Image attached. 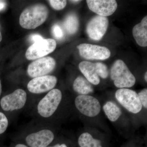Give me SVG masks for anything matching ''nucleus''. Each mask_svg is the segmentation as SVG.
I'll use <instances>...</instances> for the list:
<instances>
[{"label": "nucleus", "instance_id": "nucleus-1", "mask_svg": "<svg viewBox=\"0 0 147 147\" xmlns=\"http://www.w3.org/2000/svg\"><path fill=\"white\" fill-rule=\"evenodd\" d=\"M48 15L47 7L42 4H36L23 11L20 15L19 23L24 29H35L45 22Z\"/></svg>", "mask_w": 147, "mask_h": 147}, {"label": "nucleus", "instance_id": "nucleus-2", "mask_svg": "<svg viewBox=\"0 0 147 147\" xmlns=\"http://www.w3.org/2000/svg\"><path fill=\"white\" fill-rule=\"evenodd\" d=\"M110 77L115 86L120 88H131L136 82L135 77L121 60H117L113 64Z\"/></svg>", "mask_w": 147, "mask_h": 147}, {"label": "nucleus", "instance_id": "nucleus-3", "mask_svg": "<svg viewBox=\"0 0 147 147\" xmlns=\"http://www.w3.org/2000/svg\"><path fill=\"white\" fill-rule=\"evenodd\" d=\"M62 97L60 90L54 89L50 90L38 103L37 109L39 115L45 118L51 117L57 109Z\"/></svg>", "mask_w": 147, "mask_h": 147}, {"label": "nucleus", "instance_id": "nucleus-4", "mask_svg": "<svg viewBox=\"0 0 147 147\" xmlns=\"http://www.w3.org/2000/svg\"><path fill=\"white\" fill-rule=\"evenodd\" d=\"M115 97L120 104L130 113L137 114L142 110L138 94L133 90L119 89L116 92Z\"/></svg>", "mask_w": 147, "mask_h": 147}, {"label": "nucleus", "instance_id": "nucleus-5", "mask_svg": "<svg viewBox=\"0 0 147 147\" xmlns=\"http://www.w3.org/2000/svg\"><path fill=\"white\" fill-rule=\"evenodd\" d=\"M57 42L52 38L43 39L34 43L27 49L26 57L29 60L37 59L53 53Z\"/></svg>", "mask_w": 147, "mask_h": 147}, {"label": "nucleus", "instance_id": "nucleus-6", "mask_svg": "<svg viewBox=\"0 0 147 147\" xmlns=\"http://www.w3.org/2000/svg\"><path fill=\"white\" fill-rule=\"evenodd\" d=\"M76 108L84 115L94 117L100 113L101 106L99 101L91 96L80 95L75 100Z\"/></svg>", "mask_w": 147, "mask_h": 147}, {"label": "nucleus", "instance_id": "nucleus-7", "mask_svg": "<svg viewBox=\"0 0 147 147\" xmlns=\"http://www.w3.org/2000/svg\"><path fill=\"white\" fill-rule=\"evenodd\" d=\"M56 64V61L51 57L40 58L29 65L27 72L34 78L45 76L54 70Z\"/></svg>", "mask_w": 147, "mask_h": 147}, {"label": "nucleus", "instance_id": "nucleus-8", "mask_svg": "<svg viewBox=\"0 0 147 147\" xmlns=\"http://www.w3.org/2000/svg\"><path fill=\"white\" fill-rule=\"evenodd\" d=\"M80 55L88 60H105L110 57V50L106 47L92 44L82 43L77 46Z\"/></svg>", "mask_w": 147, "mask_h": 147}, {"label": "nucleus", "instance_id": "nucleus-9", "mask_svg": "<svg viewBox=\"0 0 147 147\" xmlns=\"http://www.w3.org/2000/svg\"><path fill=\"white\" fill-rule=\"evenodd\" d=\"M27 98L26 92L24 90L18 89L1 98V107L5 111L19 110L24 107L26 102Z\"/></svg>", "mask_w": 147, "mask_h": 147}, {"label": "nucleus", "instance_id": "nucleus-10", "mask_svg": "<svg viewBox=\"0 0 147 147\" xmlns=\"http://www.w3.org/2000/svg\"><path fill=\"white\" fill-rule=\"evenodd\" d=\"M108 25L109 21L107 17L99 15L94 16L87 25V34L91 39L100 40L107 31Z\"/></svg>", "mask_w": 147, "mask_h": 147}, {"label": "nucleus", "instance_id": "nucleus-11", "mask_svg": "<svg viewBox=\"0 0 147 147\" xmlns=\"http://www.w3.org/2000/svg\"><path fill=\"white\" fill-rule=\"evenodd\" d=\"M57 79L56 76L45 75L34 78L29 82L27 86L30 92L40 94L51 90L56 86Z\"/></svg>", "mask_w": 147, "mask_h": 147}, {"label": "nucleus", "instance_id": "nucleus-12", "mask_svg": "<svg viewBox=\"0 0 147 147\" xmlns=\"http://www.w3.org/2000/svg\"><path fill=\"white\" fill-rule=\"evenodd\" d=\"M86 2L91 10L104 17L112 15L117 7L115 0H87Z\"/></svg>", "mask_w": 147, "mask_h": 147}, {"label": "nucleus", "instance_id": "nucleus-13", "mask_svg": "<svg viewBox=\"0 0 147 147\" xmlns=\"http://www.w3.org/2000/svg\"><path fill=\"white\" fill-rule=\"evenodd\" d=\"M54 139V134L52 131L42 129L29 134L26 138V141L31 147H47Z\"/></svg>", "mask_w": 147, "mask_h": 147}, {"label": "nucleus", "instance_id": "nucleus-14", "mask_svg": "<svg viewBox=\"0 0 147 147\" xmlns=\"http://www.w3.org/2000/svg\"><path fill=\"white\" fill-rule=\"evenodd\" d=\"M132 34L137 44L141 47L147 46V16L143 18L132 30Z\"/></svg>", "mask_w": 147, "mask_h": 147}, {"label": "nucleus", "instance_id": "nucleus-15", "mask_svg": "<svg viewBox=\"0 0 147 147\" xmlns=\"http://www.w3.org/2000/svg\"><path fill=\"white\" fill-rule=\"evenodd\" d=\"M79 68L86 79L91 84L97 85L100 83V78L96 73L94 63L84 61L79 63Z\"/></svg>", "mask_w": 147, "mask_h": 147}, {"label": "nucleus", "instance_id": "nucleus-16", "mask_svg": "<svg viewBox=\"0 0 147 147\" xmlns=\"http://www.w3.org/2000/svg\"><path fill=\"white\" fill-rule=\"evenodd\" d=\"M73 88L74 91L82 95H88L94 91L91 84L82 76H78L74 80Z\"/></svg>", "mask_w": 147, "mask_h": 147}, {"label": "nucleus", "instance_id": "nucleus-17", "mask_svg": "<svg viewBox=\"0 0 147 147\" xmlns=\"http://www.w3.org/2000/svg\"><path fill=\"white\" fill-rule=\"evenodd\" d=\"M105 115L112 122L117 120L122 114L121 110L117 104L112 101L106 102L103 106Z\"/></svg>", "mask_w": 147, "mask_h": 147}, {"label": "nucleus", "instance_id": "nucleus-18", "mask_svg": "<svg viewBox=\"0 0 147 147\" xmlns=\"http://www.w3.org/2000/svg\"><path fill=\"white\" fill-rule=\"evenodd\" d=\"M79 19L75 14H69L66 17L64 22V26L67 33L73 34L76 32L79 29Z\"/></svg>", "mask_w": 147, "mask_h": 147}, {"label": "nucleus", "instance_id": "nucleus-19", "mask_svg": "<svg viewBox=\"0 0 147 147\" xmlns=\"http://www.w3.org/2000/svg\"><path fill=\"white\" fill-rule=\"evenodd\" d=\"M78 143L80 147H102L100 140L93 138L88 132H85L80 135Z\"/></svg>", "mask_w": 147, "mask_h": 147}, {"label": "nucleus", "instance_id": "nucleus-20", "mask_svg": "<svg viewBox=\"0 0 147 147\" xmlns=\"http://www.w3.org/2000/svg\"><path fill=\"white\" fill-rule=\"evenodd\" d=\"M94 64L96 73L98 76H100L102 79L107 78L109 74L107 66L100 62L96 63Z\"/></svg>", "mask_w": 147, "mask_h": 147}, {"label": "nucleus", "instance_id": "nucleus-21", "mask_svg": "<svg viewBox=\"0 0 147 147\" xmlns=\"http://www.w3.org/2000/svg\"><path fill=\"white\" fill-rule=\"evenodd\" d=\"M49 2L51 7L57 10L63 9L67 4V1L65 0H50Z\"/></svg>", "mask_w": 147, "mask_h": 147}, {"label": "nucleus", "instance_id": "nucleus-22", "mask_svg": "<svg viewBox=\"0 0 147 147\" xmlns=\"http://www.w3.org/2000/svg\"><path fill=\"white\" fill-rule=\"evenodd\" d=\"M8 121L5 115L0 112V134H3L7 129Z\"/></svg>", "mask_w": 147, "mask_h": 147}, {"label": "nucleus", "instance_id": "nucleus-23", "mask_svg": "<svg viewBox=\"0 0 147 147\" xmlns=\"http://www.w3.org/2000/svg\"><path fill=\"white\" fill-rule=\"evenodd\" d=\"M52 33L53 36L57 39H61L64 36L63 29L57 24H55L53 26L52 28Z\"/></svg>", "mask_w": 147, "mask_h": 147}, {"label": "nucleus", "instance_id": "nucleus-24", "mask_svg": "<svg viewBox=\"0 0 147 147\" xmlns=\"http://www.w3.org/2000/svg\"><path fill=\"white\" fill-rule=\"evenodd\" d=\"M138 97L141 101L142 105L145 108H147V89L145 88L142 90L139 94H138Z\"/></svg>", "mask_w": 147, "mask_h": 147}, {"label": "nucleus", "instance_id": "nucleus-25", "mask_svg": "<svg viewBox=\"0 0 147 147\" xmlns=\"http://www.w3.org/2000/svg\"><path fill=\"white\" fill-rule=\"evenodd\" d=\"M43 39L42 37L40 35L37 34H32L30 36V41L34 42V43Z\"/></svg>", "mask_w": 147, "mask_h": 147}, {"label": "nucleus", "instance_id": "nucleus-26", "mask_svg": "<svg viewBox=\"0 0 147 147\" xmlns=\"http://www.w3.org/2000/svg\"><path fill=\"white\" fill-rule=\"evenodd\" d=\"M6 6V3L5 1H0V11L3 10Z\"/></svg>", "mask_w": 147, "mask_h": 147}, {"label": "nucleus", "instance_id": "nucleus-27", "mask_svg": "<svg viewBox=\"0 0 147 147\" xmlns=\"http://www.w3.org/2000/svg\"><path fill=\"white\" fill-rule=\"evenodd\" d=\"M67 147V146L65 144H62L60 145L58 144H57L55 145V146H54L53 147Z\"/></svg>", "mask_w": 147, "mask_h": 147}, {"label": "nucleus", "instance_id": "nucleus-28", "mask_svg": "<svg viewBox=\"0 0 147 147\" xmlns=\"http://www.w3.org/2000/svg\"><path fill=\"white\" fill-rule=\"evenodd\" d=\"M15 147H28L27 146H25V145L21 144H19L16 145Z\"/></svg>", "mask_w": 147, "mask_h": 147}, {"label": "nucleus", "instance_id": "nucleus-29", "mask_svg": "<svg viewBox=\"0 0 147 147\" xmlns=\"http://www.w3.org/2000/svg\"><path fill=\"white\" fill-rule=\"evenodd\" d=\"M2 93V85L1 83V81L0 80V96H1V94Z\"/></svg>", "mask_w": 147, "mask_h": 147}, {"label": "nucleus", "instance_id": "nucleus-30", "mask_svg": "<svg viewBox=\"0 0 147 147\" xmlns=\"http://www.w3.org/2000/svg\"><path fill=\"white\" fill-rule=\"evenodd\" d=\"M69 1L71 2H72L73 3H77L78 2H81V1Z\"/></svg>", "mask_w": 147, "mask_h": 147}, {"label": "nucleus", "instance_id": "nucleus-31", "mask_svg": "<svg viewBox=\"0 0 147 147\" xmlns=\"http://www.w3.org/2000/svg\"><path fill=\"white\" fill-rule=\"evenodd\" d=\"M144 78H145V81H146V82H147V72H146V73H145V76H144Z\"/></svg>", "mask_w": 147, "mask_h": 147}, {"label": "nucleus", "instance_id": "nucleus-32", "mask_svg": "<svg viewBox=\"0 0 147 147\" xmlns=\"http://www.w3.org/2000/svg\"><path fill=\"white\" fill-rule=\"evenodd\" d=\"M2 39V36L1 33L0 32V42L1 41Z\"/></svg>", "mask_w": 147, "mask_h": 147}]
</instances>
